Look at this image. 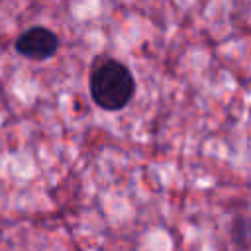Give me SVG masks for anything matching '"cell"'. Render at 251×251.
Returning a JSON list of instances; mask_svg holds the SVG:
<instances>
[{
    "label": "cell",
    "instance_id": "cell-1",
    "mask_svg": "<svg viewBox=\"0 0 251 251\" xmlns=\"http://www.w3.org/2000/svg\"><path fill=\"white\" fill-rule=\"evenodd\" d=\"M88 88L90 98L98 108L118 112L131 102L135 94V78L124 63L104 59L92 69Z\"/></svg>",
    "mask_w": 251,
    "mask_h": 251
},
{
    "label": "cell",
    "instance_id": "cell-2",
    "mask_svg": "<svg viewBox=\"0 0 251 251\" xmlns=\"http://www.w3.org/2000/svg\"><path fill=\"white\" fill-rule=\"evenodd\" d=\"M59 49V37L45 25H35L20 33L16 39V51L31 61H45Z\"/></svg>",
    "mask_w": 251,
    "mask_h": 251
}]
</instances>
